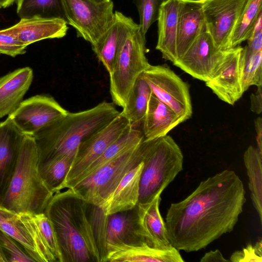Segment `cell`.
<instances>
[{"mask_svg": "<svg viewBox=\"0 0 262 262\" xmlns=\"http://www.w3.org/2000/svg\"><path fill=\"white\" fill-rule=\"evenodd\" d=\"M106 261L184 262L179 251L174 247L160 249L146 243L138 245L106 244Z\"/></svg>", "mask_w": 262, "mask_h": 262, "instance_id": "16", "label": "cell"}, {"mask_svg": "<svg viewBox=\"0 0 262 262\" xmlns=\"http://www.w3.org/2000/svg\"><path fill=\"white\" fill-rule=\"evenodd\" d=\"M254 126L256 134L257 148L262 154V119L260 117L255 120Z\"/></svg>", "mask_w": 262, "mask_h": 262, "instance_id": "42", "label": "cell"}, {"mask_svg": "<svg viewBox=\"0 0 262 262\" xmlns=\"http://www.w3.org/2000/svg\"><path fill=\"white\" fill-rule=\"evenodd\" d=\"M45 213L55 232L62 262H101L88 203L72 188L54 193Z\"/></svg>", "mask_w": 262, "mask_h": 262, "instance_id": "2", "label": "cell"}, {"mask_svg": "<svg viewBox=\"0 0 262 262\" xmlns=\"http://www.w3.org/2000/svg\"><path fill=\"white\" fill-rule=\"evenodd\" d=\"M245 194L242 181L232 170L202 181L167 210L165 223L171 245L179 251H197L231 232L243 212Z\"/></svg>", "mask_w": 262, "mask_h": 262, "instance_id": "1", "label": "cell"}, {"mask_svg": "<svg viewBox=\"0 0 262 262\" xmlns=\"http://www.w3.org/2000/svg\"><path fill=\"white\" fill-rule=\"evenodd\" d=\"M247 40L246 49L252 52L262 51V14L256 23L253 32Z\"/></svg>", "mask_w": 262, "mask_h": 262, "instance_id": "39", "label": "cell"}, {"mask_svg": "<svg viewBox=\"0 0 262 262\" xmlns=\"http://www.w3.org/2000/svg\"><path fill=\"white\" fill-rule=\"evenodd\" d=\"M113 102L103 101L91 108L68 113L40 129L34 138L38 167L65 156H75L80 143L120 113Z\"/></svg>", "mask_w": 262, "mask_h": 262, "instance_id": "3", "label": "cell"}, {"mask_svg": "<svg viewBox=\"0 0 262 262\" xmlns=\"http://www.w3.org/2000/svg\"><path fill=\"white\" fill-rule=\"evenodd\" d=\"M33 216L41 235L56 262H62L56 236L49 219L45 212Z\"/></svg>", "mask_w": 262, "mask_h": 262, "instance_id": "36", "label": "cell"}, {"mask_svg": "<svg viewBox=\"0 0 262 262\" xmlns=\"http://www.w3.org/2000/svg\"><path fill=\"white\" fill-rule=\"evenodd\" d=\"M161 193L149 203L137 205L138 223L146 243L150 246L165 249L172 247L166 231L165 223L159 210Z\"/></svg>", "mask_w": 262, "mask_h": 262, "instance_id": "23", "label": "cell"}, {"mask_svg": "<svg viewBox=\"0 0 262 262\" xmlns=\"http://www.w3.org/2000/svg\"><path fill=\"white\" fill-rule=\"evenodd\" d=\"M144 139L142 131L140 129L130 126L76 178L70 188L89 177L121 154L136 146Z\"/></svg>", "mask_w": 262, "mask_h": 262, "instance_id": "27", "label": "cell"}, {"mask_svg": "<svg viewBox=\"0 0 262 262\" xmlns=\"http://www.w3.org/2000/svg\"><path fill=\"white\" fill-rule=\"evenodd\" d=\"M53 194L39 174L34 139L25 135L14 172L0 205L17 212L44 213Z\"/></svg>", "mask_w": 262, "mask_h": 262, "instance_id": "4", "label": "cell"}, {"mask_svg": "<svg viewBox=\"0 0 262 262\" xmlns=\"http://www.w3.org/2000/svg\"><path fill=\"white\" fill-rule=\"evenodd\" d=\"M242 85L244 92L250 86L262 85V51L252 52L243 47Z\"/></svg>", "mask_w": 262, "mask_h": 262, "instance_id": "33", "label": "cell"}, {"mask_svg": "<svg viewBox=\"0 0 262 262\" xmlns=\"http://www.w3.org/2000/svg\"><path fill=\"white\" fill-rule=\"evenodd\" d=\"M99 1H110V0H99Z\"/></svg>", "mask_w": 262, "mask_h": 262, "instance_id": "45", "label": "cell"}, {"mask_svg": "<svg viewBox=\"0 0 262 262\" xmlns=\"http://www.w3.org/2000/svg\"><path fill=\"white\" fill-rule=\"evenodd\" d=\"M130 127L128 120L120 112L110 123L82 141L78 146L63 189L70 188L76 178Z\"/></svg>", "mask_w": 262, "mask_h": 262, "instance_id": "11", "label": "cell"}, {"mask_svg": "<svg viewBox=\"0 0 262 262\" xmlns=\"http://www.w3.org/2000/svg\"><path fill=\"white\" fill-rule=\"evenodd\" d=\"M136 23L119 11L115 12L114 20L106 31L92 48L99 61L110 74L121 45Z\"/></svg>", "mask_w": 262, "mask_h": 262, "instance_id": "18", "label": "cell"}, {"mask_svg": "<svg viewBox=\"0 0 262 262\" xmlns=\"http://www.w3.org/2000/svg\"><path fill=\"white\" fill-rule=\"evenodd\" d=\"M151 94L149 85L141 74L136 81L121 112L132 127L140 129L142 125Z\"/></svg>", "mask_w": 262, "mask_h": 262, "instance_id": "28", "label": "cell"}, {"mask_svg": "<svg viewBox=\"0 0 262 262\" xmlns=\"http://www.w3.org/2000/svg\"><path fill=\"white\" fill-rule=\"evenodd\" d=\"M165 0H133L137 8L140 19L139 24L141 34H146L155 21H157L161 7Z\"/></svg>", "mask_w": 262, "mask_h": 262, "instance_id": "34", "label": "cell"}, {"mask_svg": "<svg viewBox=\"0 0 262 262\" xmlns=\"http://www.w3.org/2000/svg\"><path fill=\"white\" fill-rule=\"evenodd\" d=\"M144 141L137 205L151 202L183 170L182 150L171 137Z\"/></svg>", "mask_w": 262, "mask_h": 262, "instance_id": "5", "label": "cell"}, {"mask_svg": "<svg viewBox=\"0 0 262 262\" xmlns=\"http://www.w3.org/2000/svg\"><path fill=\"white\" fill-rule=\"evenodd\" d=\"M33 79V70L28 67L0 77V118L9 116L17 108Z\"/></svg>", "mask_w": 262, "mask_h": 262, "instance_id": "22", "label": "cell"}, {"mask_svg": "<svg viewBox=\"0 0 262 262\" xmlns=\"http://www.w3.org/2000/svg\"><path fill=\"white\" fill-rule=\"evenodd\" d=\"M106 244L138 245L146 241L138 223V207L106 215L105 226Z\"/></svg>", "mask_w": 262, "mask_h": 262, "instance_id": "21", "label": "cell"}, {"mask_svg": "<svg viewBox=\"0 0 262 262\" xmlns=\"http://www.w3.org/2000/svg\"><path fill=\"white\" fill-rule=\"evenodd\" d=\"M142 75L152 93L168 106L182 122L191 117L189 86L173 71L164 66L150 64Z\"/></svg>", "mask_w": 262, "mask_h": 262, "instance_id": "9", "label": "cell"}, {"mask_svg": "<svg viewBox=\"0 0 262 262\" xmlns=\"http://www.w3.org/2000/svg\"><path fill=\"white\" fill-rule=\"evenodd\" d=\"M27 46L13 35L0 30V54L15 57L26 53Z\"/></svg>", "mask_w": 262, "mask_h": 262, "instance_id": "37", "label": "cell"}, {"mask_svg": "<svg viewBox=\"0 0 262 262\" xmlns=\"http://www.w3.org/2000/svg\"><path fill=\"white\" fill-rule=\"evenodd\" d=\"M146 51V37L136 24L120 47L109 74L110 91L114 104L123 107L137 78L150 65Z\"/></svg>", "mask_w": 262, "mask_h": 262, "instance_id": "6", "label": "cell"}, {"mask_svg": "<svg viewBox=\"0 0 262 262\" xmlns=\"http://www.w3.org/2000/svg\"><path fill=\"white\" fill-rule=\"evenodd\" d=\"M225 50L216 47L206 28L173 64L193 78L206 82Z\"/></svg>", "mask_w": 262, "mask_h": 262, "instance_id": "15", "label": "cell"}, {"mask_svg": "<svg viewBox=\"0 0 262 262\" xmlns=\"http://www.w3.org/2000/svg\"><path fill=\"white\" fill-rule=\"evenodd\" d=\"M0 262H6L5 258H4L2 253L0 251Z\"/></svg>", "mask_w": 262, "mask_h": 262, "instance_id": "44", "label": "cell"}, {"mask_svg": "<svg viewBox=\"0 0 262 262\" xmlns=\"http://www.w3.org/2000/svg\"><path fill=\"white\" fill-rule=\"evenodd\" d=\"M144 139L71 188L86 202L101 207L124 177L142 162Z\"/></svg>", "mask_w": 262, "mask_h": 262, "instance_id": "7", "label": "cell"}, {"mask_svg": "<svg viewBox=\"0 0 262 262\" xmlns=\"http://www.w3.org/2000/svg\"><path fill=\"white\" fill-rule=\"evenodd\" d=\"M0 251L6 262L35 261L18 243L1 229Z\"/></svg>", "mask_w": 262, "mask_h": 262, "instance_id": "35", "label": "cell"}, {"mask_svg": "<svg viewBox=\"0 0 262 262\" xmlns=\"http://www.w3.org/2000/svg\"><path fill=\"white\" fill-rule=\"evenodd\" d=\"M262 0H247L234 28L230 48L239 46L252 34L256 23L262 14Z\"/></svg>", "mask_w": 262, "mask_h": 262, "instance_id": "30", "label": "cell"}, {"mask_svg": "<svg viewBox=\"0 0 262 262\" xmlns=\"http://www.w3.org/2000/svg\"><path fill=\"white\" fill-rule=\"evenodd\" d=\"M75 156H65L38 167L39 174L49 190L53 193L61 191Z\"/></svg>", "mask_w": 262, "mask_h": 262, "instance_id": "31", "label": "cell"}, {"mask_svg": "<svg viewBox=\"0 0 262 262\" xmlns=\"http://www.w3.org/2000/svg\"><path fill=\"white\" fill-rule=\"evenodd\" d=\"M206 29L202 0H180L177 37V59L184 55Z\"/></svg>", "mask_w": 262, "mask_h": 262, "instance_id": "20", "label": "cell"}, {"mask_svg": "<svg viewBox=\"0 0 262 262\" xmlns=\"http://www.w3.org/2000/svg\"><path fill=\"white\" fill-rule=\"evenodd\" d=\"M247 0H202L207 31L216 47L230 49L234 28Z\"/></svg>", "mask_w": 262, "mask_h": 262, "instance_id": "14", "label": "cell"}, {"mask_svg": "<svg viewBox=\"0 0 262 262\" xmlns=\"http://www.w3.org/2000/svg\"><path fill=\"white\" fill-rule=\"evenodd\" d=\"M67 24L77 35L95 44L112 23L115 12L112 0H61Z\"/></svg>", "mask_w": 262, "mask_h": 262, "instance_id": "8", "label": "cell"}, {"mask_svg": "<svg viewBox=\"0 0 262 262\" xmlns=\"http://www.w3.org/2000/svg\"><path fill=\"white\" fill-rule=\"evenodd\" d=\"M17 13L20 19L40 17L66 21L61 0H17Z\"/></svg>", "mask_w": 262, "mask_h": 262, "instance_id": "32", "label": "cell"}, {"mask_svg": "<svg viewBox=\"0 0 262 262\" xmlns=\"http://www.w3.org/2000/svg\"><path fill=\"white\" fill-rule=\"evenodd\" d=\"M231 262H261L262 242H256L254 245L249 243L242 250L235 251L229 259Z\"/></svg>", "mask_w": 262, "mask_h": 262, "instance_id": "38", "label": "cell"}, {"mask_svg": "<svg viewBox=\"0 0 262 262\" xmlns=\"http://www.w3.org/2000/svg\"><path fill=\"white\" fill-rule=\"evenodd\" d=\"M0 229L11 237L37 262H56L38 229L33 214L0 205Z\"/></svg>", "mask_w": 262, "mask_h": 262, "instance_id": "10", "label": "cell"}, {"mask_svg": "<svg viewBox=\"0 0 262 262\" xmlns=\"http://www.w3.org/2000/svg\"><path fill=\"white\" fill-rule=\"evenodd\" d=\"M142 162L129 171L101 207L106 215L129 210L138 204Z\"/></svg>", "mask_w": 262, "mask_h": 262, "instance_id": "26", "label": "cell"}, {"mask_svg": "<svg viewBox=\"0 0 262 262\" xmlns=\"http://www.w3.org/2000/svg\"><path fill=\"white\" fill-rule=\"evenodd\" d=\"M68 112L53 97L36 95L23 100L8 116L24 135L32 136Z\"/></svg>", "mask_w": 262, "mask_h": 262, "instance_id": "13", "label": "cell"}, {"mask_svg": "<svg viewBox=\"0 0 262 262\" xmlns=\"http://www.w3.org/2000/svg\"><path fill=\"white\" fill-rule=\"evenodd\" d=\"M24 136L10 117L0 122V200L14 172Z\"/></svg>", "mask_w": 262, "mask_h": 262, "instance_id": "19", "label": "cell"}, {"mask_svg": "<svg viewBox=\"0 0 262 262\" xmlns=\"http://www.w3.org/2000/svg\"><path fill=\"white\" fill-rule=\"evenodd\" d=\"M180 0H165L158 18V40L156 49L162 57L173 63L177 59V37Z\"/></svg>", "mask_w": 262, "mask_h": 262, "instance_id": "24", "label": "cell"}, {"mask_svg": "<svg viewBox=\"0 0 262 262\" xmlns=\"http://www.w3.org/2000/svg\"><path fill=\"white\" fill-rule=\"evenodd\" d=\"M201 262H229V260L225 259L220 251L216 249L211 250L206 253L200 260Z\"/></svg>", "mask_w": 262, "mask_h": 262, "instance_id": "41", "label": "cell"}, {"mask_svg": "<svg viewBox=\"0 0 262 262\" xmlns=\"http://www.w3.org/2000/svg\"><path fill=\"white\" fill-rule=\"evenodd\" d=\"M243 47L240 45L224 51L206 85L222 101L234 105L245 92L242 85Z\"/></svg>", "mask_w": 262, "mask_h": 262, "instance_id": "12", "label": "cell"}, {"mask_svg": "<svg viewBox=\"0 0 262 262\" xmlns=\"http://www.w3.org/2000/svg\"><path fill=\"white\" fill-rule=\"evenodd\" d=\"M255 93L250 96V110L252 112L259 114L262 112V85L257 86Z\"/></svg>", "mask_w": 262, "mask_h": 262, "instance_id": "40", "label": "cell"}, {"mask_svg": "<svg viewBox=\"0 0 262 262\" xmlns=\"http://www.w3.org/2000/svg\"><path fill=\"white\" fill-rule=\"evenodd\" d=\"M243 160L249 179L251 199L260 223L262 222V154L257 148L249 146L245 150Z\"/></svg>", "mask_w": 262, "mask_h": 262, "instance_id": "29", "label": "cell"}, {"mask_svg": "<svg viewBox=\"0 0 262 262\" xmlns=\"http://www.w3.org/2000/svg\"><path fill=\"white\" fill-rule=\"evenodd\" d=\"M1 8V7H0V9Z\"/></svg>", "mask_w": 262, "mask_h": 262, "instance_id": "46", "label": "cell"}, {"mask_svg": "<svg viewBox=\"0 0 262 262\" xmlns=\"http://www.w3.org/2000/svg\"><path fill=\"white\" fill-rule=\"evenodd\" d=\"M68 30L67 22L63 19L40 17L21 18L14 26L3 29L27 47L43 39L63 37Z\"/></svg>", "mask_w": 262, "mask_h": 262, "instance_id": "17", "label": "cell"}, {"mask_svg": "<svg viewBox=\"0 0 262 262\" xmlns=\"http://www.w3.org/2000/svg\"><path fill=\"white\" fill-rule=\"evenodd\" d=\"M181 123L177 114L152 93L142 125L144 139L151 140L166 136Z\"/></svg>", "mask_w": 262, "mask_h": 262, "instance_id": "25", "label": "cell"}, {"mask_svg": "<svg viewBox=\"0 0 262 262\" xmlns=\"http://www.w3.org/2000/svg\"><path fill=\"white\" fill-rule=\"evenodd\" d=\"M15 0H0V7L3 8L8 7L12 5Z\"/></svg>", "mask_w": 262, "mask_h": 262, "instance_id": "43", "label": "cell"}]
</instances>
